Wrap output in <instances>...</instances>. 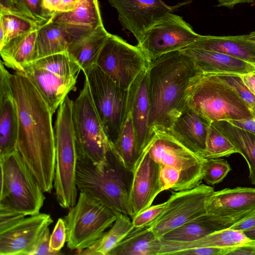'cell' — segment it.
<instances>
[{"mask_svg": "<svg viewBox=\"0 0 255 255\" xmlns=\"http://www.w3.org/2000/svg\"><path fill=\"white\" fill-rule=\"evenodd\" d=\"M11 85L18 119L16 148L44 192L53 186L55 141L48 105L27 77L15 71Z\"/></svg>", "mask_w": 255, "mask_h": 255, "instance_id": "obj_1", "label": "cell"}, {"mask_svg": "<svg viewBox=\"0 0 255 255\" xmlns=\"http://www.w3.org/2000/svg\"><path fill=\"white\" fill-rule=\"evenodd\" d=\"M203 73L181 50L152 61L148 69L150 134L167 130L188 107L192 87Z\"/></svg>", "mask_w": 255, "mask_h": 255, "instance_id": "obj_2", "label": "cell"}, {"mask_svg": "<svg viewBox=\"0 0 255 255\" xmlns=\"http://www.w3.org/2000/svg\"><path fill=\"white\" fill-rule=\"evenodd\" d=\"M78 155L76 170L78 189L101 201L113 210L130 217L132 171L124 165L114 146L108 151L106 161L100 165Z\"/></svg>", "mask_w": 255, "mask_h": 255, "instance_id": "obj_3", "label": "cell"}, {"mask_svg": "<svg viewBox=\"0 0 255 255\" xmlns=\"http://www.w3.org/2000/svg\"><path fill=\"white\" fill-rule=\"evenodd\" d=\"M158 164L162 191H183L201 184L207 159L188 149L166 130L153 131L146 146Z\"/></svg>", "mask_w": 255, "mask_h": 255, "instance_id": "obj_4", "label": "cell"}, {"mask_svg": "<svg viewBox=\"0 0 255 255\" xmlns=\"http://www.w3.org/2000/svg\"><path fill=\"white\" fill-rule=\"evenodd\" d=\"M73 102L67 96L57 110L55 123V164L53 186L58 204L70 209L77 202L78 152L72 118Z\"/></svg>", "mask_w": 255, "mask_h": 255, "instance_id": "obj_5", "label": "cell"}, {"mask_svg": "<svg viewBox=\"0 0 255 255\" xmlns=\"http://www.w3.org/2000/svg\"><path fill=\"white\" fill-rule=\"evenodd\" d=\"M0 209L26 216L39 213L44 192L17 150L0 158Z\"/></svg>", "mask_w": 255, "mask_h": 255, "instance_id": "obj_6", "label": "cell"}, {"mask_svg": "<svg viewBox=\"0 0 255 255\" xmlns=\"http://www.w3.org/2000/svg\"><path fill=\"white\" fill-rule=\"evenodd\" d=\"M188 107L210 123L253 116L250 106L216 75L200 77L190 92Z\"/></svg>", "mask_w": 255, "mask_h": 255, "instance_id": "obj_7", "label": "cell"}, {"mask_svg": "<svg viewBox=\"0 0 255 255\" xmlns=\"http://www.w3.org/2000/svg\"><path fill=\"white\" fill-rule=\"evenodd\" d=\"M64 217L67 246L80 252L94 244L114 223L117 211L80 192L76 204Z\"/></svg>", "mask_w": 255, "mask_h": 255, "instance_id": "obj_8", "label": "cell"}, {"mask_svg": "<svg viewBox=\"0 0 255 255\" xmlns=\"http://www.w3.org/2000/svg\"><path fill=\"white\" fill-rule=\"evenodd\" d=\"M72 118L78 155L96 165L103 164L114 144L104 130L86 80L84 87L73 102Z\"/></svg>", "mask_w": 255, "mask_h": 255, "instance_id": "obj_9", "label": "cell"}, {"mask_svg": "<svg viewBox=\"0 0 255 255\" xmlns=\"http://www.w3.org/2000/svg\"><path fill=\"white\" fill-rule=\"evenodd\" d=\"M83 73L104 130L114 144L128 113V90L119 86L97 64Z\"/></svg>", "mask_w": 255, "mask_h": 255, "instance_id": "obj_10", "label": "cell"}, {"mask_svg": "<svg viewBox=\"0 0 255 255\" xmlns=\"http://www.w3.org/2000/svg\"><path fill=\"white\" fill-rule=\"evenodd\" d=\"M150 63L138 45H132L121 37L110 34L96 64L119 86L128 90L137 76L148 69Z\"/></svg>", "mask_w": 255, "mask_h": 255, "instance_id": "obj_11", "label": "cell"}, {"mask_svg": "<svg viewBox=\"0 0 255 255\" xmlns=\"http://www.w3.org/2000/svg\"><path fill=\"white\" fill-rule=\"evenodd\" d=\"M211 186L200 184L195 187L172 191L161 214L147 225L159 239L188 221L207 212V201L214 192Z\"/></svg>", "mask_w": 255, "mask_h": 255, "instance_id": "obj_12", "label": "cell"}, {"mask_svg": "<svg viewBox=\"0 0 255 255\" xmlns=\"http://www.w3.org/2000/svg\"><path fill=\"white\" fill-rule=\"evenodd\" d=\"M202 36L182 17L171 12L151 26L137 45L151 62L163 54L184 49Z\"/></svg>", "mask_w": 255, "mask_h": 255, "instance_id": "obj_13", "label": "cell"}, {"mask_svg": "<svg viewBox=\"0 0 255 255\" xmlns=\"http://www.w3.org/2000/svg\"><path fill=\"white\" fill-rule=\"evenodd\" d=\"M119 14L122 26L140 43L147 31L178 6L167 5L162 0H108Z\"/></svg>", "mask_w": 255, "mask_h": 255, "instance_id": "obj_14", "label": "cell"}, {"mask_svg": "<svg viewBox=\"0 0 255 255\" xmlns=\"http://www.w3.org/2000/svg\"><path fill=\"white\" fill-rule=\"evenodd\" d=\"M51 216L39 213L24 217L0 232V255H32L40 237L53 223Z\"/></svg>", "mask_w": 255, "mask_h": 255, "instance_id": "obj_15", "label": "cell"}, {"mask_svg": "<svg viewBox=\"0 0 255 255\" xmlns=\"http://www.w3.org/2000/svg\"><path fill=\"white\" fill-rule=\"evenodd\" d=\"M162 192L158 164L149 155L146 146L134 170L129 196V209L132 219L151 206Z\"/></svg>", "mask_w": 255, "mask_h": 255, "instance_id": "obj_16", "label": "cell"}, {"mask_svg": "<svg viewBox=\"0 0 255 255\" xmlns=\"http://www.w3.org/2000/svg\"><path fill=\"white\" fill-rule=\"evenodd\" d=\"M255 212V209L233 215L223 216L206 212L165 234L160 239L189 242L214 232L229 229Z\"/></svg>", "mask_w": 255, "mask_h": 255, "instance_id": "obj_17", "label": "cell"}, {"mask_svg": "<svg viewBox=\"0 0 255 255\" xmlns=\"http://www.w3.org/2000/svg\"><path fill=\"white\" fill-rule=\"evenodd\" d=\"M10 74L0 64V158L16 148L18 119L11 85Z\"/></svg>", "mask_w": 255, "mask_h": 255, "instance_id": "obj_18", "label": "cell"}, {"mask_svg": "<svg viewBox=\"0 0 255 255\" xmlns=\"http://www.w3.org/2000/svg\"><path fill=\"white\" fill-rule=\"evenodd\" d=\"M128 107L134 128L137 147L141 154L151 138L148 126L150 107L148 69L142 72L128 89Z\"/></svg>", "mask_w": 255, "mask_h": 255, "instance_id": "obj_19", "label": "cell"}, {"mask_svg": "<svg viewBox=\"0 0 255 255\" xmlns=\"http://www.w3.org/2000/svg\"><path fill=\"white\" fill-rule=\"evenodd\" d=\"M210 124L206 119L188 107L166 131L183 146L202 156L206 148Z\"/></svg>", "mask_w": 255, "mask_h": 255, "instance_id": "obj_20", "label": "cell"}, {"mask_svg": "<svg viewBox=\"0 0 255 255\" xmlns=\"http://www.w3.org/2000/svg\"><path fill=\"white\" fill-rule=\"evenodd\" d=\"M54 114L68 94L76 90L77 78H64L30 64L24 67L23 71Z\"/></svg>", "mask_w": 255, "mask_h": 255, "instance_id": "obj_21", "label": "cell"}, {"mask_svg": "<svg viewBox=\"0 0 255 255\" xmlns=\"http://www.w3.org/2000/svg\"><path fill=\"white\" fill-rule=\"evenodd\" d=\"M181 51L193 60L203 74L241 75L255 72V65L221 52L197 48Z\"/></svg>", "mask_w": 255, "mask_h": 255, "instance_id": "obj_22", "label": "cell"}, {"mask_svg": "<svg viewBox=\"0 0 255 255\" xmlns=\"http://www.w3.org/2000/svg\"><path fill=\"white\" fill-rule=\"evenodd\" d=\"M50 20L63 25L73 41L103 25L98 0H83L74 9L55 14Z\"/></svg>", "mask_w": 255, "mask_h": 255, "instance_id": "obj_23", "label": "cell"}, {"mask_svg": "<svg viewBox=\"0 0 255 255\" xmlns=\"http://www.w3.org/2000/svg\"><path fill=\"white\" fill-rule=\"evenodd\" d=\"M185 48L212 50L245 61L255 65V41L249 35H203Z\"/></svg>", "mask_w": 255, "mask_h": 255, "instance_id": "obj_24", "label": "cell"}, {"mask_svg": "<svg viewBox=\"0 0 255 255\" xmlns=\"http://www.w3.org/2000/svg\"><path fill=\"white\" fill-rule=\"evenodd\" d=\"M207 212L229 216L255 209V188L237 187L214 192L207 201Z\"/></svg>", "mask_w": 255, "mask_h": 255, "instance_id": "obj_25", "label": "cell"}, {"mask_svg": "<svg viewBox=\"0 0 255 255\" xmlns=\"http://www.w3.org/2000/svg\"><path fill=\"white\" fill-rule=\"evenodd\" d=\"M251 241L244 232L229 228L214 232L200 239L189 242L161 239V246L159 255H175L179 251L193 247L235 248L244 245Z\"/></svg>", "mask_w": 255, "mask_h": 255, "instance_id": "obj_26", "label": "cell"}, {"mask_svg": "<svg viewBox=\"0 0 255 255\" xmlns=\"http://www.w3.org/2000/svg\"><path fill=\"white\" fill-rule=\"evenodd\" d=\"M73 41L72 37L63 25L50 20L38 29L32 61L68 52Z\"/></svg>", "mask_w": 255, "mask_h": 255, "instance_id": "obj_27", "label": "cell"}, {"mask_svg": "<svg viewBox=\"0 0 255 255\" xmlns=\"http://www.w3.org/2000/svg\"><path fill=\"white\" fill-rule=\"evenodd\" d=\"M38 29L15 37L0 47L1 61L5 66L22 72L24 67L32 62Z\"/></svg>", "mask_w": 255, "mask_h": 255, "instance_id": "obj_28", "label": "cell"}, {"mask_svg": "<svg viewBox=\"0 0 255 255\" xmlns=\"http://www.w3.org/2000/svg\"><path fill=\"white\" fill-rule=\"evenodd\" d=\"M161 239L149 227L134 228L108 255H159Z\"/></svg>", "mask_w": 255, "mask_h": 255, "instance_id": "obj_29", "label": "cell"}, {"mask_svg": "<svg viewBox=\"0 0 255 255\" xmlns=\"http://www.w3.org/2000/svg\"><path fill=\"white\" fill-rule=\"evenodd\" d=\"M110 34L102 25L70 44L68 52L83 72L96 64L100 52Z\"/></svg>", "mask_w": 255, "mask_h": 255, "instance_id": "obj_30", "label": "cell"}, {"mask_svg": "<svg viewBox=\"0 0 255 255\" xmlns=\"http://www.w3.org/2000/svg\"><path fill=\"white\" fill-rule=\"evenodd\" d=\"M211 124L232 142L246 160L249 169V179L255 185V134L225 120Z\"/></svg>", "mask_w": 255, "mask_h": 255, "instance_id": "obj_31", "label": "cell"}, {"mask_svg": "<svg viewBox=\"0 0 255 255\" xmlns=\"http://www.w3.org/2000/svg\"><path fill=\"white\" fill-rule=\"evenodd\" d=\"M116 213V219L110 230L92 246L78 252V254L108 255L134 228L128 216L119 212Z\"/></svg>", "mask_w": 255, "mask_h": 255, "instance_id": "obj_32", "label": "cell"}, {"mask_svg": "<svg viewBox=\"0 0 255 255\" xmlns=\"http://www.w3.org/2000/svg\"><path fill=\"white\" fill-rule=\"evenodd\" d=\"M114 146L124 165L133 171L141 154L137 147L134 128L129 110L119 135L114 143Z\"/></svg>", "mask_w": 255, "mask_h": 255, "instance_id": "obj_33", "label": "cell"}, {"mask_svg": "<svg viewBox=\"0 0 255 255\" xmlns=\"http://www.w3.org/2000/svg\"><path fill=\"white\" fill-rule=\"evenodd\" d=\"M41 25L22 13L0 10V47L13 38L38 29Z\"/></svg>", "mask_w": 255, "mask_h": 255, "instance_id": "obj_34", "label": "cell"}, {"mask_svg": "<svg viewBox=\"0 0 255 255\" xmlns=\"http://www.w3.org/2000/svg\"><path fill=\"white\" fill-rule=\"evenodd\" d=\"M29 64L67 79L77 78L78 73L82 70L79 64L68 52L42 57Z\"/></svg>", "mask_w": 255, "mask_h": 255, "instance_id": "obj_35", "label": "cell"}, {"mask_svg": "<svg viewBox=\"0 0 255 255\" xmlns=\"http://www.w3.org/2000/svg\"><path fill=\"white\" fill-rule=\"evenodd\" d=\"M239 153L235 146L210 124L208 131L206 148L202 156L206 159L228 157Z\"/></svg>", "mask_w": 255, "mask_h": 255, "instance_id": "obj_36", "label": "cell"}, {"mask_svg": "<svg viewBox=\"0 0 255 255\" xmlns=\"http://www.w3.org/2000/svg\"><path fill=\"white\" fill-rule=\"evenodd\" d=\"M231 170L230 164L224 159H207L203 180L209 185H215L221 182Z\"/></svg>", "mask_w": 255, "mask_h": 255, "instance_id": "obj_37", "label": "cell"}, {"mask_svg": "<svg viewBox=\"0 0 255 255\" xmlns=\"http://www.w3.org/2000/svg\"><path fill=\"white\" fill-rule=\"evenodd\" d=\"M18 12L43 25L52 16L44 8L42 0H17Z\"/></svg>", "mask_w": 255, "mask_h": 255, "instance_id": "obj_38", "label": "cell"}, {"mask_svg": "<svg viewBox=\"0 0 255 255\" xmlns=\"http://www.w3.org/2000/svg\"><path fill=\"white\" fill-rule=\"evenodd\" d=\"M221 80L231 87L237 94L252 109L255 108V96L243 82L240 75H216Z\"/></svg>", "mask_w": 255, "mask_h": 255, "instance_id": "obj_39", "label": "cell"}, {"mask_svg": "<svg viewBox=\"0 0 255 255\" xmlns=\"http://www.w3.org/2000/svg\"><path fill=\"white\" fill-rule=\"evenodd\" d=\"M166 202L151 206L143 211L140 212L132 219L134 228H140L146 226L156 219L163 211Z\"/></svg>", "mask_w": 255, "mask_h": 255, "instance_id": "obj_40", "label": "cell"}, {"mask_svg": "<svg viewBox=\"0 0 255 255\" xmlns=\"http://www.w3.org/2000/svg\"><path fill=\"white\" fill-rule=\"evenodd\" d=\"M66 229L64 219L59 218L53 231L50 235V246L51 249L56 252H61L66 242Z\"/></svg>", "mask_w": 255, "mask_h": 255, "instance_id": "obj_41", "label": "cell"}, {"mask_svg": "<svg viewBox=\"0 0 255 255\" xmlns=\"http://www.w3.org/2000/svg\"><path fill=\"white\" fill-rule=\"evenodd\" d=\"M233 249L209 247H193L179 251L174 255H226Z\"/></svg>", "mask_w": 255, "mask_h": 255, "instance_id": "obj_42", "label": "cell"}, {"mask_svg": "<svg viewBox=\"0 0 255 255\" xmlns=\"http://www.w3.org/2000/svg\"><path fill=\"white\" fill-rule=\"evenodd\" d=\"M50 234L49 228L44 231L38 241L32 255H57L62 253L52 250L50 246Z\"/></svg>", "mask_w": 255, "mask_h": 255, "instance_id": "obj_43", "label": "cell"}, {"mask_svg": "<svg viewBox=\"0 0 255 255\" xmlns=\"http://www.w3.org/2000/svg\"><path fill=\"white\" fill-rule=\"evenodd\" d=\"M253 117L240 120H229L232 124L255 134V108L252 109Z\"/></svg>", "mask_w": 255, "mask_h": 255, "instance_id": "obj_44", "label": "cell"}, {"mask_svg": "<svg viewBox=\"0 0 255 255\" xmlns=\"http://www.w3.org/2000/svg\"><path fill=\"white\" fill-rule=\"evenodd\" d=\"M255 227V212L244 220L238 222L230 229L244 232Z\"/></svg>", "mask_w": 255, "mask_h": 255, "instance_id": "obj_45", "label": "cell"}, {"mask_svg": "<svg viewBox=\"0 0 255 255\" xmlns=\"http://www.w3.org/2000/svg\"><path fill=\"white\" fill-rule=\"evenodd\" d=\"M60 0L61 4L58 13L68 12L74 9L83 0Z\"/></svg>", "mask_w": 255, "mask_h": 255, "instance_id": "obj_46", "label": "cell"}, {"mask_svg": "<svg viewBox=\"0 0 255 255\" xmlns=\"http://www.w3.org/2000/svg\"><path fill=\"white\" fill-rule=\"evenodd\" d=\"M240 76L245 85L255 96V72Z\"/></svg>", "mask_w": 255, "mask_h": 255, "instance_id": "obj_47", "label": "cell"}, {"mask_svg": "<svg viewBox=\"0 0 255 255\" xmlns=\"http://www.w3.org/2000/svg\"><path fill=\"white\" fill-rule=\"evenodd\" d=\"M0 10L18 12L17 0H0Z\"/></svg>", "mask_w": 255, "mask_h": 255, "instance_id": "obj_48", "label": "cell"}, {"mask_svg": "<svg viewBox=\"0 0 255 255\" xmlns=\"http://www.w3.org/2000/svg\"><path fill=\"white\" fill-rule=\"evenodd\" d=\"M254 0H218L219 6H225L232 8L235 5L238 3H251Z\"/></svg>", "mask_w": 255, "mask_h": 255, "instance_id": "obj_49", "label": "cell"}, {"mask_svg": "<svg viewBox=\"0 0 255 255\" xmlns=\"http://www.w3.org/2000/svg\"><path fill=\"white\" fill-rule=\"evenodd\" d=\"M246 236L252 241H255V227L244 232Z\"/></svg>", "mask_w": 255, "mask_h": 255, "instance_id": "obj_50", "label": "cell"}, {"mask_svg": "<svg viewBox=\"0 0 255 255\" xmlns=\"http://www.w3.org/2000/svg\"><path fill=\"white\" fill-rule=\"evenodd\" d=\"M246 244L250 246L252 248L254 252V255H255V241L251 240Z\"/></svg>", "mask_w": 255, "mask_h": 255, "instance_id": "obj_51", "label": "cell"}, {"mask_svg": "<svg viewBox=\"0 0 255 255\" xmlns=\"http://www.w3.org/2000/svg\"><path fill=\"white\" fill-rule=\"evenodd\" d=\"M249 36L254 40L255 41V31L250 33L249 34Z\"/></svg>", "mask_w": 255, "mask_h": 255, "instance_id": "obj_52", "label": "cell"}, {"mask_svg": "<svg viewBox=\"0 0 255 255\" xmlns=\"http://www.w3.org/2000/svg\"></svg>", "mask_w": 255, "mask_h": 255, "instance_id": "obj_53", "label": "cell"}]
</instances>
